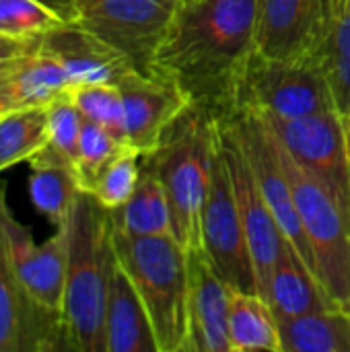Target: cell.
Returning <instances> with one entry per match:
<instances>
[{"mask_svg":"<svg viewBox=\"0 0 350 352\" xmlns=\"http://www.w3.org/2000/svg\"><path fill=\"white\" fill-rule=\"evenodd\" d=\"M83 124L85 118L78 111V107L72 103L70 95L47 105V128H50L47 146H52L60 157H64L72 165H76Z\"/></svg>","mask_w":350,"mask_h":352,"instance_id":"30","label":"cell"},{"mask_svg":"<svg viewBox=\"0 0 350 352\" xmlns=\"http://www.w3.org/2000/svg\"><path fill=\"white\" fill-rule=\"evenodd\" d=\"M124 146H126V142L116 138L109 130H105L103 126H99L95 122L85 120L80 140H78L76 165H74L83 192L89 188V184L95 179V175L105 167V163L111 157H116Z\"/></svg>","mask_w":350,"mask_h":352,"instance_id":"28","label":"cell"},{"mask_svg":"<svg viewBox=\"0 0 350 352\" xmlns=\"http://www.w3.org/2000/svg\"><path fill=\"white\" fill-rule=\"evenodd\" d=\"M113 252L149 314L159 352L188 349L190 260L171 235L134 237L113 229Z\"/></svg>","mask_w":350,"mask_h":352,"instance_id":"4","label":"cell"},{"mask_svg":"<svg viewBox=\"0 0 350 352\" xmlns=\"http://www.w3.org/2000/svg\"><path fill=\"white\" fill-rule=\"evenodd\" d=\"M221 148L219 116L192 105L165 132L159 146L142 155V167L163 184L175 223V239L190 252L202 243V210Z\"/></svg>","mask_w":350,"mask_h":352,"instance_id":"3","label":"cell"},{"mask_svg":"<svg viewBox=\"0 0 350 352\" xmlns=\"http://www.w3.org/2000/svg\"><path fill=\"white\" fill-rule=\"evenodd\" d=\"M70 91L72 80L66 70L43 52H35L0 72V116L47 107Z\"/></svg>","mask_w":350,"mask_h":352,"instance_id":"17","label":"cell"},{"mask_svg":"<svg viewBox=\"0 0 350 352\" xmlns=\"http://www.w3.org/2000/svg\"><path fill=\"white\" fill-rule=\"evenodd\" d=\"M326 76L336 111L350 120V0H318L314 37L305 54Z\"/></svg>","mask_w":350,"mask_h":352,"instance_id":"16","label":"cell"},{"mask_svg":"<svg viewBox=\"0 0 350 352\" xmlns=\"http://www.w3.org/2000/svg\"><path fill=\"white\" fill-rule=\"evenodd\" d=\"M190 260V299H188V349L186 352H231L227 318L231 289L210 260L198 250L188 252Z\"/></svg>","mask_w":350,"mask_h":352,"instance_id":"14","label":"cell"},{"mask_svg":"<svg viewBox=\"0 0 350 352\" xmlns=\"http://www.w3.org/2000/svg\"><path fill=\"white\" fill-rule=\"evenodd\" d=\"M29 194L35 208L47 217L54 227L68 223L83 192L74 165L62 161L31 163Z\"/></svg>","mask_w":350,"mask_h":352,"instance_id":"24","label":"cell"},{"mask_svg":"<svg viewBox=\"0 0 350 352\" xmlns=\"http://www.w3.org/2000/svg\"><path fill=\"white\" fill-rule=\"evenodd\" d=\"M256 35L258 0H182L153 66L171 74L194 105L227 116L258 50Z\"/></svg>","mask_w":350,"mask_h":352,"instance_id":"1","label":"cell"},{"mask_svg":"<svg viewBox=\"0 0 350 352\" xmlns=\"http://www.w3.org/2000/svg\"><path fill=\"white\" fill-rule=\"evenodd\" d=\"M318 16V0H258V52L305 58Z\"/></svg>","mask_w":350,"mask_h":352,"instance_id":"19","label":"cell"},{"mask_svg":"<svg viewBox=\"0 0 350 352\" xmlns=\"http://www.w3.org/2000/svg\"><path fill=\"white\" fill-rule=\"evenodd\" d=\"M6 202V188L0 182V352L72 351L62 314L35 305L19 285L2 227Z\"/></svg>","mask_w":350,"mask_h":352,"instance_id":"12","label":"cell"},{"mask_svg":"<svg viewBox=\"0 0 350 352\" xmlns=\"http://www.w3.org/2000/svg\"><path fill=\"white\" fill-rule=\"evenodd\" d=\"M283 352H350V311L330 307L278 322Z\"/></svg>","mask_w":350,"mask_h":352,"instance_id":"23","label":"cell"},{"mask_svg":"<svg viewBox=\"0 0 350 352\" xmlns=\"http://www.w3.org/2000/svg\"><path fill=\"white\" fill-rule=\"evenodd\" d=\"M266 301L278 322L311 311L340 307L293 248H289L276 262L268 283Z\"/></svg>","mask_w":350,"mask_h":352,"instance_id":"20","label":"cell"},{"mask_svg":"<svg viewBox=\"0 0 350 352\" xmlns=\"http://www.w3.org/2000/svg\"><path fill=\"white\" fill-rule=\"evenodd\" d=\"M37 2H41L45 8H50L64 23H76V19H78L80 0H37Z\"/></svg>","mask_w":350,"mask_h":352,"instance_id":"32","label":"cell"},{"mask_svg":"<svg viewBox=\"0 0 350 352\" xmlns=\"http://www.w3.org/2000/svg\"><path fill=\"white\" fill-rule=\"evenodd\" d=\"M221 122V148L223 157L227 161L233 194L237 200L241 225L245 231V239L250 245L254 270H256V283H258V295L266 299L268 283L272 276V270L276 262L283 258V254L291 248L287 237L283 235L272 210L268 208L258 182L254 177L252 165L235 138L229 124L219 118Z\"/></svg>","mask_w":350,"mask_h":352,"instance_id":"10","label":"cell"},{"mask_svg":"<svg viewBox=\"0 0 350 352\" xmlns=\"http://www.w3.org/2000/svg\"><path fill=\"white\" fill-rule=\"evenodd\" d=\"M116 264L111 212L80 192L68 219V270L62 318L70 349L105 352V305Z\"/></svg>","mask_w":350,"mask_h":352,"instance_id":"2","label":"cell"},{"mask_svg":"<svg viewBox=\"0 0 350 352\" xmlns=\"http://www.w3.org/2000/svg\"><path fill=\"white\" fill-rule=\"evenodd\" d=\"M39 52L54 58L70 76L72 87L93 82H118L132 64L111 45L80 27L60 23L41 35Z\"/></svg>","mask_w":350,"mask_h":352,"instance_id":"15","label":"cell"},{"mask_svg":"<svg viewBox=\"0 0 350 352\" xmlns=\"http://www.w3.org/2000/svg\"><path fill=\"white\" fill-rule=\"evenodd\" d=\"M258 116L270 126L287 153L299 165L320 177L336 194L342 206L350 210V148L347 120L336 109L301 118Z\"/></svg>","mask_w":350,"mask_h":352,"instance_id":"8","label":"cell"},{"mask_svg":"<svg viewBox=\"0 0 350 352\" xmlns=\"http://www.w3.org/2000/svg\"><path fill=\"white\" fill-rule=\"evenodd\" d=\"M142 173V153L126 144L95 175L85 192L99 200L107 210H116L130 200Z\"/></svg>","mask_w":350,"mask_h":352,"instance_id":"26","label":"cell"},{"mask_svg":"<svg viewBox=\"0 0 350 352\" xmlns=\"http://www.w3.org/2000/svg\"><path fill=\"white\" fill-rule=\"evenodd\" d=\"M111 212L113 229L134 237H175L173 210L159 177L142 167L140 182L126 204Z\"/></svg>","mask_w":350,"mask_h":352,"instance_id":"21","label":"cell"},{"mask_svg":"<svg viewBox=\"0 0 350 352\" xmlns=\"http://www.w3.org/2000/svg\"><path fill=\"white\" fill-rule=\"evenodd\" d=\"M126 113V140L142 155L155 151L171 124L194 103L184 87L165 70L130 68L116 82Z\"/></svg>","mask_w":350,"mask_h":352,"instance_id":"11","label":"cell"},{"mask_svg":"<svg viewBox=\"0 0 350 352\" xmlns=\"http://www.w3.org/2000/svg\"><path fill=\"white\" fill-rule=\"evenodd\" d=\"M72 103L78 107L85 120L95 122L109 130L116 138L128 144L126 140V113L122 93L116 82H93L76 85L70 91Z\"/></svg>","mask_w":350,"mask_h":352,"instance_id":"27","label":"cell"},{"mask_svg":"<svg viewBox=\"0 0 350 352\" xmlns=\"http://www.w3.org/2000/svg\"><path fill=\"white\" fill-rule=\"evenodd\" d=\"M235 109L262 116L301 118L336 109L330 85L307 58H274L254 52L235 93Z\"/></svg>","mask_w":350,"mask_h":352,"instance_id":"6","label":"cell"},{"mask_svg":"<svg viewBox=\"0 0 350 352\" xmlns=\"http://www.w3.org/2000/svg\"><path fill=\"white\" fill-rule=\"evenodd\" d=\"M41 35L25 37V35H8L0 33V72L12 66L14 62L39 52Z\"/></svg>","mask_w":350,"mask_h":352,"instance_id":"31","label":"cell"},{"mask_svg":"<svg viewBox=\"0 0 350 352\" xmlns=\"http://www.w3.org/2000/svg\"><path fill=\"white\" fill-rule=\"evenodd\" d=\"M227 334L231 352H283L278 320L258 293L231 289Z\"/></svg>","mask_w":350,"mask_h":352,"instance_id":"22","label":"cell"},{"mask_svg":"<svg viewBox=\"0 0 350 352\" xmlns=\"http://www.w3.org/2000/svg\"><path fill=\"white\" fill-rule=\"evenodd\" d=\"M64 23L37 0H0V33L37 37Z\"/></svg>","mask_w":350,"mask_h":352,"instance_id":"29","label":"cell"},{"mask_svg":"<svg viewBox=\"0 0 350 352\" xmlns=\"http://www.w3.org/2000/svg\"><path fill=\"white\" fill-rule=\"evenodd\" d=\"M274 142L289 175L301 225L314 256V272L330 297L350 311V210L342 206L336 194L320 177L287 153L276 136Z\"/></svg>","mask_w":350,"mask_h":352,"instance_id":"5","label":"cell"},{"mask_svg":"<svg viewBox=\"0 0 350 352\" xmlns=\"http://www.w3.org/2000/svg\"><path fill=\"white\" fill-rule=\"evenodd\" d=\"M105 352H159L144 303L118 258L105 305Z\"/></svg>","mask_w":350,"mask_h":352,"instance_id":"18","label":"cell"},{"mask_svg":"<svg viewBox=\"0 0 350 352\" xmlns=\"http://www.w3.org/2000/svg\"><path fill=\"white\" fill-rule=\"evenodd\" d=\"M2 227L23 293L35 305L62 314L68 270V223L56 227V233L43 243H35L31 231L14 219L6 202Z\"/></svg>","mask_w":350,"mask_h":352,"instance_id":"13","label":"cell"},{"mask_svg":"<svg viewBox=\"0 0 350 352\" xmlns=\"http://www.w3.org/2000/svg\"><path fill=\"white\" fill-rule=\"evenodd\" d=\"M182 0H80L76 23L118 50L136 70L153 68Z\"/></svg>","mask_w":350,"mask_h":352,"instance_id":"7","label":"cell"},{"mask_svg":"<svg viewBox=\"0 0 350 352\" xmlns=\"http://www.w3.org/2000/svg\"><path fill=\"white\" fill-rule=\"evenodd\" d=\"M347 126H349V148H350V120L347 122Z\"/></svg>","mask_w":350,"mask_h":352,"instance_id":"33","label":"cell"},{"mask_svg":"<svg viewBox=\"0 0 350 352\" xmlns=\"http://www.w3.org/2000/svg\"><path fill=\"white\" fill-rule=\"evenodd\" d=\"M200 237L202 252L229 287L245 293H258L256 270L223 148H219L212 167V179L202 210Z\"/></svg>","mask_w":350,"mask_h":352,"instance_id":"9","label":"cell"},{"mask_svg":"<svg viewBox=\"0 0 350 352\" xmlns=\"http://www.w3.org/2000/svg\"><path fill=\"white\" fill-rule=\"evenodd\" d=\"M50 140L47 107L19 109L0 116V173L31 161Z\"/></svg>","mask_w":350,"mask_h":352,"instance_id":"25","label":"cell"}]
</instances>
